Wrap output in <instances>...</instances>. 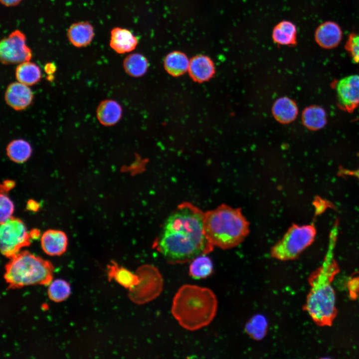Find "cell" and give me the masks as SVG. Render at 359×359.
<instances>
[{"mask_svg":"<svg viewBox=\"0 0 359 359\" xmlns=\"http://www.w3.org/2000/svg\"><path fill=\"white\" fill-rule=\"evenodd\" d=\"M33 98L32 92L28 86L18 81L10 83L4 95L6 104L16 111L27 108L31 104Z\"/></svg>","mask_w":359,"mask_h":359,"instance_id":"8fae6325","label":"cell"},{"mask_svg":"<svg viewBox=\"0 0 359 359\" xmlns=\"http://www.w3.org/2000/svg\"><path fill=\"white\" fill-rule=\"evenodd\" d=\"M334 239L332 236L321 266L310 279V290L305 305L312 319L321 326L331 325L336 313V295L332 285L338 271L334 259Z\"/></svg>","mask_w":359,"mask_h":359,"instance_id":"3957f363","label":"cell"},{"mask_svg":"<svg viewBox=\"0 0 359 359\" xmlns=\"http://www.w3.org/2000/svg\"><path fill=\"white\" fill-rule=\"evenodd\" d=\"M272 38L276 44L293 46L297 44V28L288 20H282L275 25L272 30Z\"/></svg>","mask_w":359,"mask_h":359,"instance_id":"d6986e66","label":"cell"},{"mask_svg":"<svg viewBox=\"0 0 359 359\" xmlns=\"http://www.w3.org/2000/svg\"><path fill=\"white\" fill-rule=\"evenodd\" d=\"M343 32L340 26L336 22L327 21L319 25L315 32L316 43L322 48L332 49L341 42Z\"/></svg>","mask_w":359,"mask_h":359,"instance_id":"7c38bea8","label":"cell"},{"mask_svg":"<svg viewBox=\"0 0 359 359\" xmlns=\"http://www.w3.org/2000/svg\"><path fill=\"white\" fill-rule=\"evenodd\" d=\"M0 223V251L3 255L10 258L30 244V231L22 220L13 217Z\"/></svg>","mask_w":359,"mask_h":359,"instance_id":"ba28073f","label":"cell"},{"mask_svg":"<svg viewBox=\"0 0 359 359\" xmlns=\"http://www.w3.org/2000/svg\"><path fill=\"white\" fill-rule=\"evenodd\" d=\"M15 77L18 82L31 86L39 81L41 73L35 63L27 61L19 63L16 67Z\"/></svg>","mask_w":359,"mask_h":359,"instance_id":"603a6c76","label":"cell"},{"mask_svg":"<svg viewBox=\"0 0 359 359\" xmlns=\"http://www.w3.org/2000/svg\"><path fill=\"white\" fill-rule=\"evenodd\" d=\"M345 47L353 61L359 63V34L351 33L349 36Z\"/></svg>","mask_w":359,"mask_h":359,"instance_id":"f546056e","label":"cell"},{"mask_svg":"<svg viewBox=\"0 0 359 359\" xmlns=\"http://www.w3.org/2000/svg\"><path fill=\"white\" fill-rule=\"evenodd\" d=\"M275 118L281 123H289L296 118L298 110L296 103L291 99L283 97L278 99L272 107Z\"/></svg>","mask_w":359,"mask_h":359,"instance_id":"44dd1931","label":"cell"},{"mask_svg":"<svg viewBox=\"0 0 359 359\" xmlns=\"http://www.w3.org/2000/svg\"><path fill=\"white\" fill-rule=\"evenodd\" d=\"M149 64L146 57L139 53L128 55L123 61L124 70L129 76L139 77L147 71Z\"/></svg>","mask_w":359,"mask_h":359,"instance_id":"cb8c5ba5","label":"cell"},{"mask_svg":"<svg viewBox=\"0 0 359 359\" xmlns=\"http://www.w3.org/2000/svg\"><path fill=\"white\" fill-rule=\"evenodd\" d=\"M346 173H348L349 175H353L356 176L359 180V169L355 171L349 172L345 171Z\"/></svg>","mask_w":359,"mask_h":359,"instance_id":"d590c367","label":"cell"},{"mask_svg":"<svg viewBox=\"0 0 359 359\" xmlns=\"http://www.w3.org/2000/svg\"><path fill=\"white\" fill-rule=\"evenodd\" d=\"M187 72L193 81L202 83L209 80L214 75L215 66L208 56L199 54L190 59Z\"/></svg>","mask_w":359,"mask_h":359,"instance_id":"4fadbf2b","label":"cell"},{"mask_svg":"<svg viewBox=\"0 0 359 359\" xmlns=\"http://www.w3.org/2000/svg\"><path fill=\"white\" fill-rule=\"evenodd\" d=\"M69 41L77 47L89 45L94 36L93 26L88 21H79L73 23L67 31Z\"/></svg>","mask_w":359,"mask_h":359,"instance_id":"2e32d148","label":"cell"},{"mask_svg":"<svg viewBox=\"0 0 359 359\" xmlns=\"http://www.w3.org/2000/svg\"><path fill=\"white\" fill-rule=\"evenodd\" d=\"M56 69L55 65L52 62L46 63L44 67L45 72L49 75L52 74L55 71Z\"/></svg>","mask_w":359,"mask_h":359,"instance_id":"d6a6232c","label":"cell"},{"mask_svg":"<svg viewBox=\"0 0 359 359\" xmlns=\"http://www.w3.org/2000/svg\"><path fill=\"white\" fill-rule=\"evenodd\" d=\"M8 157L16 163H23L29 159L32 153L31 146L27 141L16 139L11 141L6 148Z\"/></svg>","mask_w":359,"mask_h":359,"instance_id":"d4e9b609","label":"cell"},{"mask_svg":"<svg viewBox=\"0 0 359 359\" xmlns=\"http://www.w3.org/2000/svg\"><path fill=\"white\" fill-rule=\"evenodd\" d=\"M31 50L26 44V37L18 30L11 32L0 42V58L4 64H17L29 61Z\"/></svg>","mask_w":359,"mask_h":359,"instance_id":"9c48e42d","label":"cell"},{"mask_svg":"<svg viewBox=\"0 0 359 359\" xmlns=\"http://www.w3.org/2000/svg\"><path fill=\"white\" fill-rule=\"evenodd\" d=\"M334 87L338 104L343 110L352 112L359 105V74L341 79Z\"/></svg>","mask_w":359,"mask_h":359,"instance_id":"30bf717a","label":"cell"},{"mask_svg":"<svg viewBox=\"0 0 359 359\" xmlns=\"http://www.w3.org/2000/svg\"><path fill=\"white\" fill-rule=\"evenodd\" d=\"M204 228L209 242L224 250L238 246L250 231L249 222L241 208L225 204L204 212Z\"/></svg>","mask_w":359,"mask_h":359,"instance_id":"277c9868","label":"cell"},{"mask_svg":"<svg viewBox=\"0 0 359 359\" xmlns=\"http://www.w3.org/2000/svg\"><path fill=\"white\" fill-rule=\"evenodd\" d=\"M204 216L197 207L184 203L168 216L155 246L169 262L184 263L213 250L205 234Z\"/></svg>","mask_w":359,"mask_h":359,"instance_id":"6da1fadb","label":"cell"},{"mask_svg":"<svg viewBox=\"0 0 359 359\" xmlns=\"http://www.w3.org/2000/svg\"><path fill=\"white\" fill-rule=\"evenodd\" d=\"M316 229L312 225L293 224L271 248V256L280 261L296 258L314 241Z\"/></svg>","mask_w":359,"mask_h":359,"instance_id":"8992f818","label":"cell"},{"mask_svg":"<svg viewBox=\"0 0 359 359\" xmlns=\"http://www.w3.org/2000/svg\"><path fill=\"white\" fill-rule=\"evenodd\" d=\"M53 266L48 261L28 251L19 252L5 266L4 278L11 288L33 285H48Z\"/></svg>","mask_w":359,"mask_h":359,"instance_id":"5b68a950","label":"cell"},{"mask_svg":"<svg viewBox=\"0 0 359 359\" xmlns=\"http://www.w3.org/2000/svg\"><path fill=\"white\" fill-rule=\"evenodd\" d=\"M39 207V204L33 199L28 200L26 205L27 209L32 211H37Z\"/></svg>","mask_w":359,"mask_h":359,"instance_id":"4dcf8cb0","label":"cell"},{"mask_svg":"<svg viewBox=\"0 0 359 359\" xmlns=\"http://www.w3.org/2000/svg\"><path fill=\"white\" fill-rule=\"evenodd\" d=\"M267 322L261 315L253 317L247 324L246 330L247 333L255 340L263 337L267 331Z\"/></svg>","mask_w":359,"mask_h":359,"instance_id":"83f0119b","label":"cell"},{"mask_svg":"<svg viewBox=\"0 0 359 359\" xmlns=\"http://www.w3.org/2000/svg\"><path fill=\"white\" fill-rule=\"evenodd\" d=\"M122 108L116 101L105 100L100 102L96 110V116L99 122L105 126L117 124L122 116Z\"/></svg>","mask_w":359,"mask_h":359,"instance_id":"e0dca14e","label":"cell"},{"mask_svg":"<svg viewBox=\"0 0 359 359\" xmlns=\"http://www.w3.org/2000/svg\"><path fill=\"white\" fill-rule=\"evenodd\" d=\"M1 3L6 6H12L19 4L22 0H0Z\"/></svg>","mask_w":359,"mask_h":359,"instance_id":"836d02e7","label":"cell"},{"mask_svg":"<svg viewBox=\"0 0 359 359\" xmlns=\"http://www.w3.org/2000/svg\"><path fill=\"white\" fill-rule=\"evenodd\" d=\"M206 255H199L191 261L189 273L193 278L203 279L212 274L213 263L211 259Z\"/></svg>","mask_w":359,"mask_h":359,"instance_id":"484cf974","label":"cell"},{"mask_svg":"<svg viewBox=\"0 0 359 359\" xmlns=\"http://www.w3.org/2000/svg\"><path fill=\"white\" fill-rule=\"evenodd\" d=\"M0 223L12 217L14 206L13 202L5 194L1 191L0 199Z\"/></svg>","mask_w":359,"mask_h":359,"instance_id":"f1b7e54d","label":"cell"},{"mask_svg":"<svg viewBox=\"0 0 359 359\" xmlns=\"http://www.w3.org/2000/svg\"><path fill=\"white\" fill-rule=\"evenodd\" d=\"M30 235L31 239H36L39 237L40 233L39 231L37 230L36 229H34L32 231H30Z\"/></svg>","mask_w":359,"mask_h":359,"instance_id":"e575fe53","label":"cell"},{"mask_svg":"<svg viewBox=\"0 0 359 359\" xmlns=\"http://www.w3.org/2000/svg\"><path fill=\"white\" fill-rule=\"evenodd\" d=\"M47 294L53 301L59 302L66 299L70 294L69 284L65 280L57 279L52 280L48 285Z\"/></svg>","mask_w":359,"mask_h":359,"instance_id":"4316f807","label":"cell"},{"mask_svg":"<svg viewBox=\"0 0 359 359\" xmlns=\"http://www.w3.org/2000/svg\"><path fill=\"white\" fill-rule=\"evenodd\" d=\"M108 275L109 280H114L129 291L136 286L139 281V276L136 272L133 273L113 261L108 266Z\"/></svg>","mask_w":359,"mask_h":359,"instance_id":"ffe728a7","label":"cell"},{"mask_svg":"<svg viewBox=\"0 0 359 359\" xmlns=\"http://www.w3.org/2000/svg\"><path fill=\"white\" fill-rule=\"evenodd\" d=\"M302 120L304 125L311 130L323 128L327 123V114L320 106L312 105L306 108L303 111Z\"/></svg>","mask_w":359,"mask_h":359,"instance_id":"7402d4cb","label":"cell"},{"mask_svg":"<svg viewBox=\"0 0 359 359\" xmlns=\"http://www.w3.org/2000/svg\"><path fill=\"white\" fill-rule=\"evenodd\" d=\"M139 278L138 284L129 291L128 297L134 303L144 304L156 298L163 288V279L155 267L145 264L137 268Z\"/></svg>","mask_w":359,"mask_h":359,"instance_id":"52a82bcc","label":"cell"},{"mask_svg":"<svg viewBox=\"0 0 359 359\" xmlns=\"http://www.w3.org/2000/svg\"><path fill=\"white\" fill-rule=\"evenodd\" d=\"M138 43L137 38L129 30L121 27H115L111 31L110 45L120 54L134 50Z\"/></svg>","mask_w":359,"mask_h":359,"instance_id":"9a60e30c","label":"cell"},{"mask_svg":"<svg viewBox=\"0 0 359 359\" xmlns=\"http://www.w3.org/2000/svg\"><path fill=\"white\" fill-rule=\"evenodd\" d=\"M217 298L210 289L184 285L176 294L172 313L183 328L194 331L208 325L217 310Z\"/></svg>","mask_w":359,"mask_h":359,"instance_id":"7a4b0ae2","label":"cell"},{"mask_svg":"<svg viewBox=\"0 0 359 359\" xmlns=\"http://www.w3.org/2000/svg\"><path fill=\"white\" fill-rule=\"evenodd\" d=\"M190 59L183 52L173 51L164 59V67L167 72L174 77H179L188 71Z\"/></svg>","mask_w":359,"mask_h":359,"instance_id":"ac0fdd59","label":"cell"},{"mask_svg":"<svg viewBox=\"0 0 359 359\" xmlns=\"http://www.w3.org/2000/svg\"><path fill=\"white\" fill-rule=\"evenodd\" d=\"M41 246L43 251L50 256L62 254L66 250L68 238L62 231L49 229L41 236Z\"/></svg>","mask_w":359,"mask_h":359,"instance_id":"5bb4252c","label":"cell"},{"mask_svg":"<svg viewBox=\"0 0 359 359\" xmlns=\"http://www.w3.org/2000/svg\"><path fill=\"white\" fill-rule=\"evenodd\" d=\"M14 185V182L11 180H5L1 185V189H3L2 192L7 191L11 189Z\"/></svg>","mask_w":359,"mask_h":359,"instance_id":"1f68e13d","label":"cell"}]
</instances>
